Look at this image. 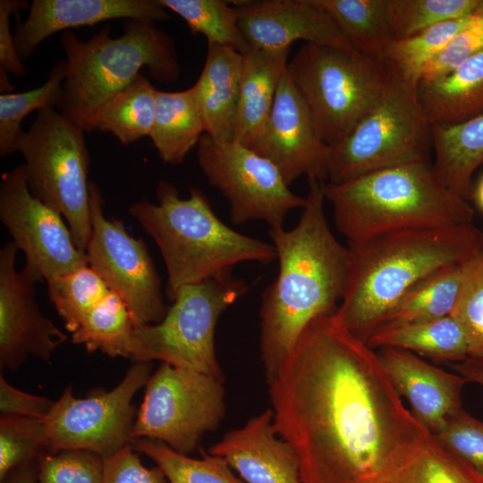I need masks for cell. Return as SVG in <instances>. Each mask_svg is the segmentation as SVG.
Masks as SVG:
<instances>
[{
	"instance_id": "46",
	"label": "cell",
	"mask_w": 483,
	"mask_h": 483,
	"mask_svg": "<svg viewBox=\"0 0 483 483\" xmlns=\"http://www.w3.org/2000/svg\"><path fill=\"white\" fill-rule=\"evenodd\" d=\"M30 4L24 0H0V70L15 76H26V69L20 58L13 35L11 32V15Z\"/></svg>"
},
{
	"instance_id": "42",
	"label": "cell",
	"mask_w": 483,
	"mask_h": 483,
	"mask_svg": "<svg viewBox=\"0 0 483 483\" xmlns=\"http://www.w3.org/2000/svg\"><path fill=\"white\" fill-rule=\"evenodd\" d=\"M103 458L80 450L41 453L38 483H102Z\"/></svg>"
},
{
	"instance_id": "38",
	"label": "cell",
	"mask_w": 483,
	"mask_h": 483,
	"mask_svg": "<svg viewBox=\"0 0 483 483\" xmlns=\"http://www.w3.org/2000/svg\"><path fill=\"white\" fill-rule=\"evenodd\" d=\"M475 14L437 23L407 38L392 39L384 62L419 82L424 66L470 22Z\"/></svg>"
},
{
	"instance_id": "37",
	"label": "cell",
	"mask_w": 483,
	"mask_h": 483,
	"mask_svg": "<svg viewBox=\"0 0 483 483\" xmlns=\"http://www.w3.org/2000/svg\"><path fill=\"white\" fill-rule=\"evenodd\" d=\"M50 301L72 334L84 316L111 291L89 265L47 283Z\"/></svg>"
},
{
	"instance_id": "34",
	"label": "cell",
	"mask_w": 483,
	"mask_h": 483,
	"mask_svg": "<svg viewBox=\"0 0 483 483\" xmlns=\"http://www.w3.org/2000/svg\"><path fill=\"white\" fill-rule=\"evenodd\" d=\"M132 449L149 457L165 476L168 483H244L222 457L201 451L194 459L149 438H136Z\"/></svg>"
},
{
	"instance_id": "47",
	"label": "cell",
	"mask_w": 483,
	"mask_h": 483,
	"mask_svg": "<svg viewBox=\"0 0 483 483\" xmlns=\"http://www.w3.org/2000/svg\"><path fill=\"white\" fill-rule=\"evenodd\" d=\"M451 368L467 383H476L483 386V358L469 356L462 361L451 364Z\"/></svg>"
},
{
	"instance_id": "31",
	"label": "cell",
	"mask_w": 483,
	"mask_h": 483,
	"mask_svg": "<svg viewBox=\"0 0 483 483\" xmlns=\"http://www.w3.org/2000/svg\"><path fill=\"white\" fill-rule=\"evenodd\" d=\"M462 266L442 267L412 286L399 301L381 327L430 321L450 316L458 297Z\"/></svg>"
},
{
	"instance_id": "24",
	"label": "cell",
	"mask_w": 483,
	"mask_h": 483,
	"mask_svg": "<svg viewBox=\"0 0 483 483\" xmlns=\"http://www.w3.org/2000/svg\"><path fill=\"white\" fill-rule=\"evenodd\" d=\"M419 99L431 125L453 124L483 114V51L445 77L419 83Z\"/></svg>"
},
{
	"instance_id": "3",
	"label": "cell",
	"mask_w": 483,
	"mask_h": 483,
	"mask_svg": "<svg viewBox=\"0 0 483 483\" xmlns=\"http://www.w3.org/2000/svg\"><path fill=\"white\" fill-rule=\"evenodd\" d=\"M482 245L483 232L472 223L348 242V281L335 316L367 343L412 286L442 267L465 264Z\"/></svg>"
},
{
	"instance_id": "20",
	"label": "cell",
	"mask_w": 483,
	"mask_h": 483,
	"mask_svg": "<svg viewBox=\"0 0 483 483\" xmlns=\"http://www.w3.org/2000/svg\"><path fill=\"white\" fill-rule=\"evenodd\" d=\"M272 409L251 417L209 448L246 483H302L299 458L275 433Z\"/></svg>"
},
{
	"instance_id": "25",
	"label": "cell",
	"mask_w": 483,
	"mask_h": 483,
	"mask_svg": "<svg viewBox=\"0 0 483 483\" xmlns=\"http://www.w3.org/2000/svg\"><path fill=\"white\" fill-rule=\"evenodd\" d=\"M434 167L442 182L469 200L472 176L483 164V114L453 124H433Z\"/></svg>"
},
{
	"instance_id": "30",
	"label": "cell",
	"mask_w": 483,
	"mask_h": 483,
	"mask_svg": "<svg viewBox=\"0 0 483 483\" xmlns=\"http://www.w3.org/2000/svg\"><path fill=\"white\" fill-rule=\"evenodd\" d=\"M136 325L125 302L110 292L84 316L72 341L83 344L89 352L131 358Z\"/></svg>"
},
{
	"instance_id": "19",
	"label": "cell",
	"mask_w": 483,
	"mask_h": 483,
	"mask_svg": "<svg viewBox=\"0 0 483 483\" xmlns=\"http://www.w3.org/2000/svg\"><path fill=\"white\" fill-rule=\"evenodd\" d=\"M24 21H16L14 43L21 60L59 31L108 20L161 21L170 19L159 0H33Z\"/></svg>"
},
{
	"instance_id": "5",
	"label": "cell",
	"mask_w": 483,
	"mask_h": 483,
	"mask_svg": "<svg viewBox=\"0 0 483 483\" xmlns=\"http://www.w3.org/2000/svg\"><path fill=\"white\" fill-rule=\"evenodd\" d=\"M324 195L348 242L471 224L474 217L469 201L442 182L430 161L381 169L342 183L324 182Z\"/></svg>"
},
{
	"instance_id": "49",
	"label": "cell",
	"mask_w": 483,
	"mask_h": 483,
	"mask_svg": "<svg viewBox=\"0 0 483 483\" xmlns=\"http://www.w3.org/2000/svg\"><path fill=\"white\" fill-rule=\"evenodd\" d=\"M471 198L474 199L478 208L483 213V175L473 187Z\"/></svg>"
},
{
	"instance_id": "41",
	"label": "cell",
	"mask_w": 483,
	"mask_h": 483,
	"mask_svg": "<svg viewBox=\"0 0 483 483\" xmlns=\"http://www.w3.org/2000/svg\"><path fill=\"white\" fill-rule=\"evenodd\" d=\"M455 458L483 475V422L462 408L452 413L431 434Z\"/></svg>"
},
{
	"instance_id": "16",
	"label": "cell",
	"mask_w": 483,
	"mask_h": 483,
	"mask_svg": "<svg viewBox=\"0 0 483 483\" xmlns=\"http://www.w3.org/2000/svg\"><path fill=\"white\" fill-rule=\"evenodd\" d=\"M17 252L13 242L0 250V364L13 370L29 355L48 360L67 339L36 301L38 281L25 267L16 269Z\"/></svg>"
},
{
	"instance_id": "6",
	"label": "cell",
	"mask_w": 483,
	"mask_h": 483,
	"mask_svg": "<svg viewBox=\"0 0 483 483\" xmlns=\"http://www.w3.org/2000/svg\"><path fill=\"white\" fill-rule=\"evenodd\" d=\"M123 28L116 38L109 36L108 26L86 41L71 30L61 36L66 76L57 109L85 132L93 131L98 110L142 68L162 83L179 77L174 40L154 21L127 20Z\"/></svg>"
},
{
	"instance_id": "7",
	"label": "cell",
	"mask_w": 483,
	"mask_h": 483,
	"mask_svg": "<svg viewBox=\"0 0 483 483\" xmlns=\"http://www.w3.org/2000/svg\"><path fill=\"white\" fill-rule=\"evenodd\" d=\"M387 65L379 97L350 133L330 147L328 182L429 161L432 128L419 99V80Z\"/></svg>"
},
{
	"instance_id": "18",
	"label": "cell",
	"mask_w": 483,
	"mask_h": 483,
	"mask_svg": "<svg viewBox=\"0 0 483 483\" xmlns=\"http://www.w3.org/2000/svg\"><path fill=\"white\" fill-rule=\"evenodd\" d=\"M239 26L251 48L282 50L292 43L327 46L359 53L330 15L313 0H266L232 2Z\"/></svg>"
},
{
	"instance_id": "14",
	"label": "cell",
	"mask_w": 483,
	"mask_h": 483,
	"mask_svg": "<svg viewBox=\"0 0 483 483\" xmlns=\"http://www.w3.org/2000/svg\"><path fill=\"white\" fill-rule=\"evenodd\" d=\"M89 197L88 265L125 302L137 325L160 322L168 307L148 247L141 238L132 237L122 221L105 216L102 194L93 181H89Z\"/></svg>"
},
{
	"instance_id": "33",
	"label": "cell",
	"mask_w": 483,
	"mask_h": 483,
	"mask_svg": "<svg viewBox=\"0 0 483 483\" xmlns=\"http://www.w3.org/2000/svg\"><path fill=\"white\" fill-rule=\"evenodd\" d=\"M160 4L181 18L191 34H201L208 45L232 48L241 54L250 47L242 32L236 7L222 0H159Z\"/></svg>"
},
{
	"instance_id": "10",
	"label": "cell",
	"mask_w": 483,
	"mask_h": 483,
	"mask_svg": "<svg viewBox=\"0 0 483 483\" xmlns=\"http://www.w3.org/2000/svg\"><path fill=\"white\" fill-rule=\"evenodd\" d=\"M247 290L244 280L232 275L180 287L160 322L135 326L130 359L161 360L224 382L215 349L216 326Z\"/></svg>"
},
{
	"instance_id": "15",
	"label": "cell",
	"mask_w": 483,
	"mask_h": 483,
	"mask_svg": "<svg viewBox=\"0 0 483 483\" xmlns=\"http://www.w3.org/2000/svg\"><path fill=\"white\" fill-rule=\"evenodd\" d=\"M64 219L31 193L22 165L3 174L0 220L24 254V267L38 281L47 283L88 265Z\"/></svg>"
},
{
	"instance_id": "45",
	"label": "cell",
	"mask_w": 483,
	"mask_h": 483,
	"mask_svg": "<svg viewBox=\"0 0 483 483\" xmlns=\"http://www.w3.org/2000/svg\"><path fill=\"white\" fill-rule=\"evenodd\" d=\"M55 402L23 392L0 377L1 417H25L45 419Z\"/></svg>"
},
{
	"instance_id": "28",
	"label": "cell",
	"mask_w": 483,
	"mask_h": 483,
	"mask_svg": "<svg viewBox=\"0 0 483 483\" xmlns=\"http://www.w3.org/2000/svg\"><path fill=\"white\" fill-rule=\"evenodd\" d=\"M157 89L143 74L111 97L97 113L93 131L113 134L123 145L149 136L155 119Z\"/></svg>"
},
{
	"instance_id": "9",
	"label": "cell",
	"mask_w": 483,
	"mask_h": 483,
	"mask_svg": "<svg viewBox=\"0 0 483 483\" xmlns=\"http://www.w3.org/2000/svg\"><path fill=\"white\" fill-rule=\"evenodd\" d=\"M84 133L58 109L47 107L37 112L15 145L24 159L30 191L63 216L77 247L83 252L91 233L88 180L90 157Z\"/></svg>"
},
{
	"instance_id": "23",
	"label": "cell",
	"mask_w": 483,
	"mask_h": 483,
	"mask_svg": "<svg viewBox=\"0 0 483 483\" xmlns=\"http://www.w3.org/2000/svg\"><path fill=\"white\" fill-rule=\"evenodd\" d=\"M290 48H250L242 55L234 142L251 148L268 123L277 89L287 67Z\"/></svg>"
},
{
	"instance_id": "21",
	"label": "cell",
	"mask_w": 483,
	"mask_h": 483,
	"mask_svg": "<svg viewBox=\"0 0 483 483\" xmlns=\"http://www.w3.org/2000/svg\"><path fill=\"white\" fill-rule=\"evenodd\" d=\"M377 354L397 394L408 401L412 415L430 434L462 408V390L467 382L459 374L402 349L383 348Z\"/></svg>"
},
{
	"instance_id": "27",
	"label": "cell",
	"mask_w": 483,
	"mask_h": 483,
	"mask_svg": "<svg viewBox=\"0 0 483 483\" xmlns=\"http://www.w3.org/2000/svg\"><path fill=\"white\" fill-rule=\"evenodd\" d=\"M367 344L376 351L402 349L452 364L469 357L466 337L451 315L430 321L383 326L369 338Z\"/></svg>"
},
{
	"instance_id": "17",
	"label": "cell",
	"mask_w": 483,
	"mask_h": 483,
	"mask_svg": "<svg viewBox=\"0 0 483 483\" xmlns=\"http://www.w3.org/2000/svg\"><path fill=\"white\" fill-rule=\"evenodd\" d=\"M251 149L271 161L288 186L303 175L321 182L328 178L331 148L321 140L287 71L267 127Z\"/></svg>"
},
{
	"instance_id": "13",
	"label": "cell",
	"mask_w": 483,
	"mask_h": 483,
	"mask_svg": "<svg viewBox=\"0 0 483 483\" xmlns=\"http://www.w3.org/2000/svg\"><path fill=\"white\" fill-rule=\"evenodd\" d=\"M150 376V362L136 361L111 391L77 398L67 387L45 419L47 448L88 451L105 458L131 444L132 398Z\"/></svg>"
},
{
	"instance_id": "1",
	"label": "cell",
	"mask_w": 483,
	"mask_h": 483,
	"mask_svg": "<svg viewBox=\"0 0 483 483\" xmlns=\"http://www.w3.org/2000/svg\"><path fill=\"white\" fill-rule=\"evenodd\" d=\"M267 385L274 429L296 453L302 483H378L428 433L377 352L335 313L305 327Z\"/></svg>"
},
{
	"instance_id": "2",
	"label": "cell",
	"mask_w": 483,
	"mask_h": 483,
	"mask_svg": "<svg viewBox=\"0 0 483 483\" xmlns=\"http://www.w3.org/2000/svg\"><path fill=\"white\" fill-rule=\"evenodd\" d=\"M306 204L295 227L269 228L279 271L263 294L260 355L272 381L305 327L333 314L348 281L349 249L333 234L324 210V182L308 179Z\"/></svg>"
},
{
	"instance_id": "29",
	"label": "cell",
	"mask_w": 483,
	"mask_h": 483,
	"mask_svg": "<svg viewBox=\"0 0 483 483\" xmlns=\"http://www.w3.org/2000/svg\"><path fill=\"white\" fill-rule=\"evenodd\" d=\"M360 54L384 62L392 40L386 0H313Z\"/></svg>"
},
{
	"instance_id": "39",
	"label": "cell",
	"mask_w": 483,
	"mask_h": 483,
	"mask_svg": "<svg viewBox=\"0 0 483 483\" xmlns=\"http://www.w3.org/2000/svg\"><path fill=\"white\" fill-rule=\"evenodd\" d=\"M451 316L466 337L469 356L483 358V245L462 266L459 293Z\"/></svg>"
},
{
	"instance_id": "11",
	"label": "cell",
	"mask_w": 483,
	"mask_h": 483,
	"mask_svg": "<svg viewBox=\"0 0 483 483\" xmlns=\"http://www.w3.org/2000/svg\"><path fill=\"white\" fill-rule=\"evenodd\" d=\"M145 386L131 440H157L189 454L225 416L223 381L206 374L162 362Z\"/></svg>"
},
{
	"instance_id": "22",
	"label": "cell",
	"mask_w": 483,
	"mask_h": 483,
	"mask_svg": "<svg viewBox=\"0 0 483 483\" xmlns=\"http://www.w3.org/2000/svg\"><path fill=\"white\" fill-rule=\"evenodd\" d=\"M242 55L208 45L202 72L193 85L205 133L216 140L234 141Z\"/></svg>"
},
{
	"instance_id": "40",
	"label": "cell",
	"mask_w": 483,
	"mask_h": 483,
	"mask_svg": "<svg viewBox=\"0 0 483 483\" xmlns=\"http://www.w3.org/2000/svg\"><path fill=\"white\" fill-rule=\"evenodd\" d=\"M44 448H47V433L45 419L25 417H1V481H4L14 469L36 461Z\"/></svg>"
},
{
	"instance_id": "26",
	"label": "cell",
	"mask_w": 483,
	"mask_h": 483,
	"mask_svg": "<svg viewBox=\"0 0 483 483\" xmlns=\"http://www.w3.org/2000/svg\"><path fill=\"white\" fill-rule=\"evenodd\" d=\"M204 133L193 86L174 92L157 89L155 119L149 137L164 163L183 162Z\"/></svg>"
},
{
	"instance_id": "48",
	"label": "cell",
	"mask_w": 483,
	"mask_h": 483,
	"mask_svg": "<svg viewBox=\"0 0 483 483\" xmlns=\"http://www.w3.org/2000/svg\"><path fill=\"white\" fill-rule=\"evenodd\" d=\"M4 483H38V460L21 465L12 470L4 479Z\"/></svg>"
},
{
	"instance_id": "35",
	"label": "cell",
	"mask_w": 483,
	"mask_h": 483,
	"mask_svg": "<svg viewBox=\"0 0 483 483\" xmlns=\"http://www.w3.org/2000/svg\"><path fill=\"white\" fill-rule=\"evenodd\" d=\"M66 76L65 61H59L51 69L47 80L35 89L0 95V155L16 152L15 145L21 133V122L33 111L57 107Z\"/></svg>"
},
{
	"instance_id": "44",
	"label": "cell",
	"mask_w": 483,
	"mask_h": 483,
	"mask_svg": "<svg viewBox=\"0 0 483 483\" xmlns=\"http://www.w3.org/2000/svg\"><path fill=\"white\" fill-rule=\"evenodd\" d=\"M102 483H168L158 467L146 468L131 444L103 458Z\"/></svg>"
},
{
	"instance_id": "32",
	"label": "cell",
	"mask_w": 483,
	"mask_h": 483,
	"mask_svg": "<svg viewBox=\"0 0 483 483\" xmlns=\"http://www.w3.org/2000/svg\"><path fill=\"white\" fill-rule=\"evenodd\" d=\"M378 483H483V475L445 450L428 432Z\"/></svg>"
},
{
	"instance_id": "8",
	"label": "cell",
	"mask_w": 483,
	"mask_h": 483,
	"mask_svg": "<svg viewBox=\"0 0 483 483\" xmlns=\"http://www.w3.org/2000/svg\"><path fill=\"white\" fill-rule=\"evenodd\" d=\"M286 71L329 147L343 140L366 114L388 76L383 61L311 43L299 48Z\"/></svg>"
},
{
	"instance_id": "4",
	"label": "cell",
	"mask_w": 483,
	"mask_h": 483,
	"mask_svg": "<svg viewBox=\"0 0 483 483\" xmlns=\"http://www.w3.org/2000/svg\"><path fill=\"white\" fill-rule=\"evenodd\" d=\"M156 197L157 203L133 202L129 213L158 247L166 267L165 294L170 301L183 285L231 276L239 263L269 264L276 258L272 243L225 225L199 189L191 188L189 196L182 199L176 187L161 181Z\"/></svg>"
},
{
	"instance_id": "36",
	"label": "cell",
	"mask_w": 483,
	"mask_h": 483,
	"mask_svg": "<svg viewBox=\"0 0 483 483\" xmlns=\"http://www.w3.org/2000/svg\"><path fill=\"white\" fill-rule=\"evenodd\" d=\"M483 8V0H386L392 39L410 38L437 23L468 17Z\"/></svg>"
},
{
	"instance_id": "43",
	"label": "cell",
	"mask_w": 483,
	"mask_h": 483,
	"mask_svg": "<svg viewBox=\"0 0 483 483\" xmlns=\"http://www.w3.org/2000/svg\"><path fill=\"white\" fill-rule=\"evenodd\" d=\"M483 51V8L445 47L423 68L419 83L437 80L473 55Z\"/></svg>"
},
{
	"instance_id": "12",
	"label": "cell",
	"mask_w": 483,
	"mask_h": 483,
	"mask_svg": "<svg viewBox=\"0 0 483 483\" xmlns=\"http://www.w3.org/2000/svg\"><path fill=\"white\" fill-rule=\"evenodd\" d=\"M199 165L210 185L230 205L233 224L265 221L284 227L289 211L303 208L306 197L293 193L277 167L253 149L204 133L197 144Z\"/></svg>"
}]
</instances>
